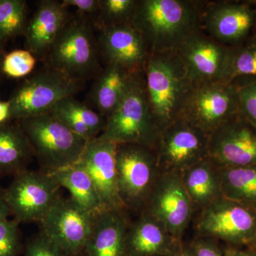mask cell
<instances>
[{"label": "cell", "mask_w": 256, "mask_h": 256, "mask_svg": "<svg viewBox=\"0 0 256 256\" xmlns=\"http://www.w3.org/2000/svg\"><path fill=\"white\" fill-rule=\"evenodd\" d=\"M204 1L138 0L130 24L142 35L150 55L178 52L190 35L200 30Z\"/></svg>", "instance_id": "1"}, {"label": "cell", "mask_w": 256, "mask_h": 256, "mask_svg": "<svg viewBox=\"0 0 256 256\" xmlns=\"http://www.w3.org/2000/svg\"><path fill=\"white\" fill-rule=\"evenodd\" d=\"M144 78L152 114L161 131L181 118L196 82L178 52L150 55Z\"/></svg>", "instance_id": "2"}, {"label": "cell", "mask_w": 256, "mask_h": 256, "mask_svg": "<svg viewBox=\"0 0 256 256\" xmlns=\"http://www.w3.org/2000/svg\"><path fill=\"white\" fill-rule=\"evenodd\" d=\"M100 52L98 38L90 21L82 16L69 18L47 54V68L69 78L85 82L98 75Z\"/></svg>", "instance_id": "3"}, {"label": "cell", "mask_w": 256, "mask_h": 256, "mask_svg": "<svg viewBox=\"0 0 256 256\" xmlns=\"http://www.w3.org/2000/svg\"><path fill=\"white\" fill-rule=\"evenodd\" d=\"M160 133L148 102L144 70L137 74L118 106L106 118L100 136L117 144L156 148Z\"/></svg>", "instance_id": "4"}, {"label": "cell", "mask_w": 256, "mask_h": 256, "mask_svg": "<svg viewBox=\"0 0 256 256\" xmlns=\"http://www.w3.org/2000/svg\"><path fill=\"white\" fill-rule=\"evenodd\" d=\"M31 144L34 154L46 172L76 164L88 141L72 132L52 114L18 120Z\"/></svg>", "instance_id": "5"}, {"label": "cell", "mask_w": 256, "mask_h": 256, "mask_svg": "<svg viewBox=\"0 0 256 256\" xmlns=\"http://www.w3.org/2000/svg\"><path fill=\"white\" fill-rule=\"evenodd\" d=\"M116 170L120 196L126 210H142L160 171L154 148L117 144Z\"/></svg>", "instance_id": "6"}, {"label": "cell", "mask_w": 256, "mask_h": 256, "mask_svg": "<svg viewBox=\"0 0 256 256\" xmlns=\"http://www.w3.org/2000/svg\"><path fill=\"white\" fill-rule=\"evenodd\" d=\"M84 84L47 68L16 88L9 100L10 120L50 114L60 100L80 92Z\"/></svg>", "instance_id": "7"}, {"label": "cell", "mask_w": 256, "mask_h": 256, "mask_svg": "<svg viewBox=\"0 0 256 256\" xmlns=\"http://www.w3.org/2000/svg\"><path fill=\"white\" fill-rule=\"evenodd\" d=\"M195 228L200 236L247 246L256 232V210L222 196L200 210Z\"/></svg>", "instance_id": "8"}, {"label": "cell", "mask_w": 256, "mask_h": 256, "mask_svg": "<svg viewBox=\"0 0 256 256\" xmlns=\"http://www.w3.org/2000/svg\"><path fill=\"white\" fill-rule=\"evenodd\" d=\"M240 112L238 88L222 82L196 84L181 118L210 136Z\"/></svg>", "instance_id": "9"}, {"label": "cell", "mask_w": 256, "mask_h": 256, "mask_svg": "<svg viewBox=\"0 0 256 256\" xmlns=\"http://www.w3.org/2000/svg\"><path fill=\"white\" fill-rule=\"evenodd\" d=\"M60 185L48 172L24 170L14 175L3 194L18 223L40 222L58 198Z\"/></svg>", "instance_id": "10"}, {"label": "cell", "mask_w": 256, "mask_h": 256, "mask_svg": "<svg viewBox=\"0 0 256 256\" xmlns=\"http://www.w3.org/2000/svg\"><path fill=\"white\" fill-rule=\"evenodd\" d=\"M256 28V2L204 1L200 30L220 44H242Z\"/></svg>", "instance_id": "11"}, {"label": "cell", "mask_w": 256, "mask_h": 256, "mask_svg": "<svg viewBox=\"0 0 256 256\" xmlns=\"http://www.w3.org/2000/svg\"><path fill=\"white\" fill-rule=\"evenodd\" d=\"M210 136L182 118L160 131L156 150L161 172L181 174L208 158Z\"/></svg>", "instance_id": "12"}, {"label": "cell", "mask_w": 256, "mask_h": 256, "mask_svg": "<svg viewBox=\"0 0 256 256\" xmlns=\"http://www.w3.org/2000/svg\"><path fill=\"white\" fill-rule=\"evenodd\" d=\"M142 212L162 224L174 238L182 240L194 210L181 174L161 172Z\"/></svg>", "instance_id": "13"}, {"label": "cell", "mask_w": 256, "mask_h": 256, "mask_svg": "<svg viewBox=\"0 0 256 256\" xmlns=\"http://www.w3.org/2000/svg\"><path fill=\"white\" fill-rule=\"evenodd\" d=\"M92 215L70 197L58 196L42 220V234L66 256L84 252L92 230Z\"/></svg>", "instance_id": "14"}, {"label": "cell", "mask_w": 256, "mask_h": 256, "mask_svg": "<svg viewBox=\"0 0 256 256\" xmlns=\"http://www.w3.org/2000/svg\"><path fill=\"white\" fill-rule=\"evenodd\" d=\"M208 158L220 168L256 166V126L240 112L210 136Z\"/></svg>", "instance_id": "15"}, {"label": "cell", "mask_w": 256, "mask_h": 256, "mask_svg": "<svg viewBox=\"0 0 256 256\" xmlns=\"http://www.w3.org/2000/svg\"><path fill=\"white\" fill-rule=\"evenodd\" d=\"M116 150L117 143L98 136L88 142L76 164L92 178L106 210H126L118 186Z\"/></svg>", "instance_id": "16"}, {"label": "cell", "mask_w": 256, "mask_h": 256, "mask_svg": "<svg viewBox=\"0 0 256 256\" xmlns=\"http://www.w3.org/2000/svg\"><path fill=\"white\" fill-rule=\"evenodd\" d=\"M98 30L100 56L106 64H116L132 73L144 70L150 52L142 35L130 23Z\"/></svg>", "instance_id": "17"}, {"label": "cell", "mask_w": 256, "mask_h": 256, "mask_svg": "<svg viewBox=\"0 0 256 256\" xmlns=\"http://www.w3.org/2000/svg\"><path fill=\"white\" fill-rule=\"evenodd\" d=\"M228 50L198 30L183 42L178 52L193 80L201 84L222 82Z\"/></svg>", "instance_id": "18"}, {"label": "cell", "mask_w": 256, "mask_h": 256, "mask_svg": "<svg viewBox=\"0 0 256 256\" xmlns=\"http://www.w3.org/2000/svg\"><path fill=\"white\" fill-rule=\"evenodd\" d=\"M68 8L55 0L42 1L24 33L26 50L40 60H45L52 45L68 22Z\"/></svg>", "instance_id": "19"}, {"label": "cell", "mask_w": 256, "mask_h": 256, "mask_svg": "<svg viewBox=\"0 0 256 256\" xmlns=\"http://www.w3.org/2000/svg\"><path fill=\"white\" fill-rule=\"evenodd\" d=\"M130 224L126 210H105L92 215L86 256H127L126 235Z\"/></svg>", "instance_id": "20"}, {"label": "cell", "mask_w": 256, "mask_h": 256, "mask_svg": "<svg viewBox=\"0 0 256 256\" xmlns=\"http://www.w3.org/2000/svg\"><path fill=\"white\" fill-rule=\"evenodd\" d=\"M182 242L174 238L154 217L142 212L128 229L126 252L127 256H168Z\"/></svg>", "instance_id": "21"}, {"label": "cell", "mask_w": 256, "mask_h": 256, "mask_svg": "<svg viewBox=\"0 0 256 256\" xmlns=\"http://www.w3.org/2000/svg\"><path fill=\"white\" fill-rule=\"evenodd\" d=\"M139 73H132L116 64H106L105 68L97 76L90 94V100L98 112L106 118L109 117Z\"/></svg>", "instance_id": "22"}, {"label": "cell", "mask_w": 256, "mask_h": 256, "mask_svg": "<svg viewBox=\"0 0 256 256\" xmlns=\"http://www.w3.org/2000/svg\"><path fill=\"white\" fill-rule=\"evenodd\" d=\"M180 174L194 212H200L223 196L220 169L210 158L188 168Z\"/></svg>", "instance_id": "23"}, {"label": "cell", "mask_w": 256, "mask_h": 256, "mask_svg": "<svg viewBox=\"0 0 256 256\" xmlns=\"http://www.w3.org/2000/svg\"><path fill=\"white\" fill-rule=\"evenodd\" d=\"M34 154L28 136L20 124L0 126V175H16L24 170Z\"/></svg>", "instance_id": "24"}, {"label": "cell", "mask_w": 256, "mask_h": 256, "mask_svg": "<svg viewBox=\"0 0 256 256\" xmlns=\"http://www.w3.org/2000/svg\"><path fill=\"white\" fill-rule=\"evenodd\" d=\"M46 172L54 178L60 188H66L70 198L90 214L105 210L92 178L78 164Z\"/></svg>", "instance_id": "25"}, {"label": "cell", "mask_w": 256, "mask_h": 256, "mask_svg": "<svg viewBox=\"0 0 256 256\" xmlns=\"http://www.w3.org/2000/svg\"><path fill=\"white\" fill-rule=\"evenodd\" d=\"M218 169L223 196L256 210V166Z\"/></svg>", "instance_id": "26"}, {"label": "cell", "mask_w": 256, "mask_h": 256, "mask_svg": "<svg viewBox=\"0 0 256 256\" xmlns=\"http://www.w3.org/2000/svg\"><path fill=\"white\" fill-rule=\"evenodd\" d=\"M256 82V44L246 42L229 47L222 82L237 88Z\"/></svg>", "instance_id": "27"}, {"label": "cell", "mask_w": 256, "mask_h": 256, "mask_svg": "<svg viewBox=\"0 0 256 256\" xmlns=\"http://www.w3.org/2000/svg\"><path fill=\"white\" fill-rule=\"evenodd\" d=\"M26 18V2L0 0V44L23 33Z\"/></svg>", "instance_id": "28"}, {"label": "cell", "mask_w": 256, "mask_h": 256, "mask_svg": "<svg viewBox=\"0 0 256 256\" xmlns=\"http://www.w3.org/2000/svg\"><path fill=\"white\" fill-rule=\"evenodd\" d=\"M138 0H100L97 28H109L130 23Z\"/></svg>", "instance_id": "29"}, {"label": "cell", "mask_w": 256, "mask_h": 256, "mask_svg": "<svg viewBox=\"0 0 256 256\" xmlns=\"http://www.w3.org/2000/svg\"><path fill=\"white\" fill-rule=\"evenodd\" d=\"M66 112L74 116L80 122L85 124L94 138L98 137L105 129L106 118L95 112L85 104L79 102L73 97L66 98L56 105Z\"/></svg>", "instance_id": "30"}, {"label": "cell", "mask_w": 256, "mask_h": 256, "mask_svg": "<svg viewBox=\"0 0 256 256\" xmlns=\"http://www.w3.org/2000/svg\"><path fill=\"white\" fill-rule=\"evenodd\" d=\"M36 62V57L30 50H14L5 55L2 73L10 78H22L31 73Z\"/></svg>", "instance_id": "31"}, {"label": "cell", "mask_w": 256, "mask_h": 256, "mask_svg": "<svg viewBox=\"0 0 256 256\" xmlns=\"http://www.w3.org/2000/svg\"><path fill=\"white\" fill-rule=\"evenodd\" d=\"M18 224L9 218L0 220V256H18L21 248Z\"/></svg>", "instance_id": "32"}, {"label": "cell", "mask_w": 256, "mask_h": 256, "mask_svg": "<svg viewBox=\"0 0 256 256\" xmlns=\"http://www.w3.org/2000/svg\"><path fill=\"white\" fill-rule=\"evenodd\" d=\"M240 112L256 126V82L238 88Z\"/></svg>", "instance_id": "33"}, {"label": "cell", "mask_w": 256, "mask_h": 256, "mask_svg": "<svg viewBox=\"0 0 256 256\" xmlns=\"http://www.w3.org/2000/svg\"><path fill=\"white\" fill-rule=\"evenodd\" d=\"M25 256H66L42 233L28 240L26 246Z\"/></svg>", "instance_id": "34"}, {"label": "cell", "mask_w": 256, "mask_h": 256, "mask_svg": "<svg viewBox=\"0 0 256 256\" xmlns=\"http://www.w3.org/2000/svg\"><path fill=\"white\" fill-rule=\"evenodd\" d=\"M186 246L191 256H225L216 239L208 237L198 236Z\"/></svg>", "instance_id": "35"}, {"label": "cell", "mask_w": 256, "mask_h": 256, "mask_svg": "<svg viewBox=\"0 0 256 256\" xmlns=\"http://www.w3.org/2000/svg\"><path fill=\"white\" fill-rule=\"evenodd\" d=\"M62 4L68 8L73 6L85 14H96L100 10V0H64Z\"/></svg>", "instance_id": "36"}, {"label": "cell", "mask_w": 256, "mask_h": 256, "mask_svg": "<svg viewBox=\"0 0 256 256\" xmlns=\"http://www.w3.org/2000/svg\"><path fill=\"white\" fill-rule=\"evenodd\" d=\"M225 256H256V252L250 249H240L238 247L228 246L226 248L224 249Z\"/></svg>", "instance_id": "37"}, {"label": "cell", "mask_w": 256, "mask_h": 256, "mask_svg": "<svg viewBox=\"0 0 256 256\" xmlns=\"http://www.w3.org/2000/svg\"><path fill=\"white\" fill-rule=\"evenodd\" d=\"M10 101H0V126L10 122Z\"/></svg>", "instance_id": "38"}, {"label": "cell", "mask_w": 256, "mask_h": 256, "mask_svg": "<svg viewBox=\"0 0 256 256\" xmlns=\"http://www.w3.org/2000/svg\"><path fill=\"white\" fill-rule=\"evenodd\" d=\"M10 216L11 212L5 202L3 191L0 190V220L9 218Z\"/></svg>", "instance_id": "39"}, {"label": "cell", "mask_w": 256, "mask_h": 256, "mask_svg": "<svg viewBox=\"0 0 256 256\" xmlns=\"http://www.w3.org/2000/svg\"><path fill=\"white\" fill-rule=\"evenodd\" d=\"M168 256H191L190 252H188L186 244L182 242L174 252H172Z\"/></svg>", "instance_id": "40"}, {"label": "cell", "mask_w": 256, "mask_h": 256, "mask_svg": "<svg viewBox=\"0 0 256 256\" xmlns=\"http://www.w3.org/2000/svg\"><path fill=\"white\" fill-rule=\"evenodd\" d=\"M247 248L256 254V234H254L252 240L248 244Z\"/></svg>", "instance_id": "41"}, {"label": "cell", "mask_w": 256, "mask_h": 256, "mask_svg": "<svg viewBox=\"0 0 256 256\" xmlns=\"http://www.w3.org/2000/svg\"><path fill=\"white\" fill-rule=\"evenodd\" d=\"M4 56L5 54L4 52H3L2 47L1 46V44H0V76H1V74L2 73V64Z\"/></svg>", "instance_id": "42"}, {"label": "cell", "mask_w": 256, "mask_h": 256, "mask_svg": "<svg viewBox=\"0 0 256 256\" xmlns=\"http://www.w3.org/2000/svg\"><path fill=\"white\" fill-rule=\"evenodd\" d=\"M247 41L252 42V43L255 44H256V31H254V33L252 34V36H250V38H249Z\"/></svg>", "instance_id": "43"}, {"label": "cell", "mask_w": 256, "mask_h": 256, "mask_svg": "<svg viewBox=\"0 0 256 256\" xmlns=\"http://www.w3.org/2000/svg\"><path fill=\"white\" fill-rule=\"evenodd\" d=\"M255 31H256V30H255Z\"/></svg>", "instance_id": "44"}]
</instances>
